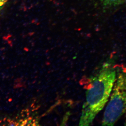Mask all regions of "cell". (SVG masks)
<instances>
[{
	"label": "cell",
	"mask_w": 126,
	"mask_h": 126,
	"mask_svg": "<svg viewBox=\"0 0 126 126\" xmlns=\"http://www.w3.org/2000/svg\"><path fill=\"white\" fill-rule=\"evenodd\" d=\"M117 70L110 62L105 63L89 78L82 106L80 126H89L108 101L116 76Z\"/></svg>",
	"instance_id": "cell-1"
},
{
	"label": "cell",
	"mask_w": 126,
	"mask_h": 126,
	"mask_svg": "<svg viewBox=\"0 0 126 126\" xmlns=\"http://www.w3.org/2000/svg\"><path fill=\"white\" fill-rule=\"evenodd\" d=\"M118 68L110 101L102 119L103 126H113L126 112V67Z\"/></svg>",
	"instance_id": "cell-2"
},
{
	"label": "cell",
	"mask_w": 126,
	"mask_h": 126,
	"mask_svg": "<svg viewBox=\"0 0 126 126\" xmlns=\"http://www.w3.org/2000/svg\"><path fill=\"white\" fill-rule=\"evenodd\" d=\"M125 0H102L104 2L109 5H116L123 2Z\"/></svg>",
	"instance_id": "cell-3"
},
{
	"label": "cell",
	"mask_w": 126,
	"mask_h": 126,
	"mask_svg": "<svg viewBox=\"0 0 126 126\" xmlns=\"http://www.w3.org/2000/svg\"><path fill=\"white\" fill-rule=\"evenodd\" d=\"M8 0H0V10L5 6Z\"/></svg>",
	"instance_id": "cell-4"
}]
</instances>
